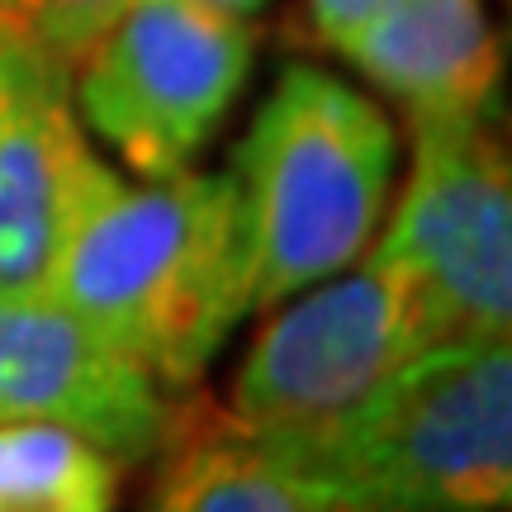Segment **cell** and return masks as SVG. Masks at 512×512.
Returning <instances> with one entry per match:
<instances>
[{"instance_id": "6da1fadb", "label": "cell", "mask_w": 512, "mask_h": 512, "mask_svg": "<svg viewBox=\"0 0 512 512\" xmlns=\"http://www.w3.org/2000/svg\"><path fill=\"white\" fill-rule=\"evenodd\" d=\"M48 294L171 389L200 384L247 309L228 171L124 181L91 152Z\"/></svg>"}, {"instance_id": "7a4b0ae2", "label": "cell", "mask_w": 512, "mask_h": 512, "mask_svg": "<svg viewBox=\"0 0 512 512\" xmlns=\"http://www.w3.org/2000/svg\"><path fill=\"white\" fill-rule=\"evenodd\" d=\"M394 162V124L370 95L309 62L285 67L228 166L247 309L347 271L389 214Z\"/></svg>"}, {"instance_id": "3957f363", "label": "cell", "mask_w": 512, "mask_h": 512, "mask_svg": "<svg viewBox=\"0 0 512 512\" xmlns=\"http://www.w3.org/2000/svg\"><path fill=\"white\" fill-rule=\"evenodd\" d=\"M252 437L351 512H508V337L432 347L342 418Z\"/></svg>"}, {"instance_id": "277c9868", "label": "cell", "mask_w": 512, "mask_h": 512, "mask_svg": "<svg viewBox=\"0 0 512 512\" xmlns=\"http://www.w3.org/2000/svg\"><path fill=\"white\" fill-rule=\"evenodd\" d=\"M252 57L247 15L214 0H124L72 67L76 119L138 181L181 176L228 119Z\"/></svg>"}, {"instance_id": "5b68a950", "label": "cell", "mask_w": 512, "mask_h": 512, "mask_svg": "<svg viewBox=\"0 0 512 512\" xmlns=\"http://www.w3.org/2000/svg\"><path fill=\"white\" fill-rule=\"evenodd\" d=\"M375 238L418 299L427 347L508 337L512 171L494 119L413 124V171Z\"/></svg>"}, {"instance_id": "8992f818", "label": "cell", "mask_w": 512, "mask_h": 512, "mask_svg": "<svg viewBox=\"0 0 512 512\" xmlns=\"http://www.w3.org/2000/svg\"><path fill=\"white\" fill-rule=\"evenodd\" d=\"M290 299V309L256 332L233 375L228 422L242 432L323 427L432 351L418 299L375 247Z\"/></svg>"}, {"instance_id": "52a82bcc", "label": "cell", "mask_w": 512, "mask_h": 512, "mask_svg": "<svg viewBox=\"0 0 512 512\" xmlns=\"http://www.w3.org/2000/svg\"><path fill=\"white\" fill-rule=\"evenodd\" d=\"M190 408L48 290L0 294V422L67 427L128 470L162 460Z\"/></svg>"}, {"instance_id": "ba28073f", "label": "cell", "mask_w": 512, "mask_h": 512, "mask_svg": "<svg viewBox=\"0 0 512 512\" xmlns=\"http://www.w3.org/2000/svg\"><path fill=\"white\" fill-rule=\"evenodd\" d=\"M91 152L72 67L0 29V294L48 290Z\"/></svg>"}, {"instance_id": "9c48e42d", "label": "cell", "mask_w": 512, "mask_h": 512, "mask_svg": "<svg viewBox=\"0 0 512 512\" xmlns=\"http://www.w3.org/2000/svg\"><path fill=\"white\" fill-rule=\"evenodd\" d=\"M342 57L399 100L408 124L494 119L498 110L503 48L484 0H389Z\"/></svg>"}, {"instance_id": "30bf717a", "label": "cell", "mask_w": 512, "mask_h": 512, "mask_svg": "<svg viewBox=\"0 0 512 512\" xmlns=\"http://www.w3.org/2000/svg\"><path fill=\"white\" fill-rule=\"evenodd\" d=\"M143 512H351L328 484L299 475L266 451L252 432L214 413L209 403L190 408L181 441L162 456L157 489Z\"/></svg>"}, {"instance_id": "8fae6325", "label": "cell", "mask_w": 512, "mask_h": 512, "mask_svg": "<svg viewBox=\"0 0 512 512\" xmlns=\"http://www.w3.org/2000/svg\"><path fill=\"white\" fill-rule=\"evenodd\" d=\"M124 465L48 422H0V512H114Z\"/></svg>"}, {"instance_id": "7c38bea8", "label": "cell", "mask_w": 512, "mask_h": 512, "mask_svg": "<svg viewBox=\"0 0 512 512\" xmlns=\"http://www.w3.org/2000/svg\"><path fill=\"white\" fill-rule=\"evenodd\" d=\"M124 0H0V29L29 38L34 48L76 67Z\"/></svg>"}, {"instance_id": "4fadbf2b", "label": "cell", "mask_w": 512, "mask_h": 512, "mask_svg": "<svg viewBox=\"0 0 512 512\" xmlns=\"http://www.w3.org/2000/svg\"><path fill=\"white\" fill-rule=\"evenodd\" d=\"M389 0H309V15H313V29L328 48H347L351 38L366 29L370 19L380 15Z\"/></svg>"}, {"instance_id": "5bb4252c", "label": "cell", "mask_w": 512, "mask_h": 512, "mask_svg": "<svg viewBox=\"0 0 512 512\" xmlns=\"http://www.w3.org/2000/svg\"><path fill=\"white\" fill-rule=\"evenodd\" d=\"M214 5H223V10H233V15H256L266 0H214Z\"/></svg>"}]
</instances>
